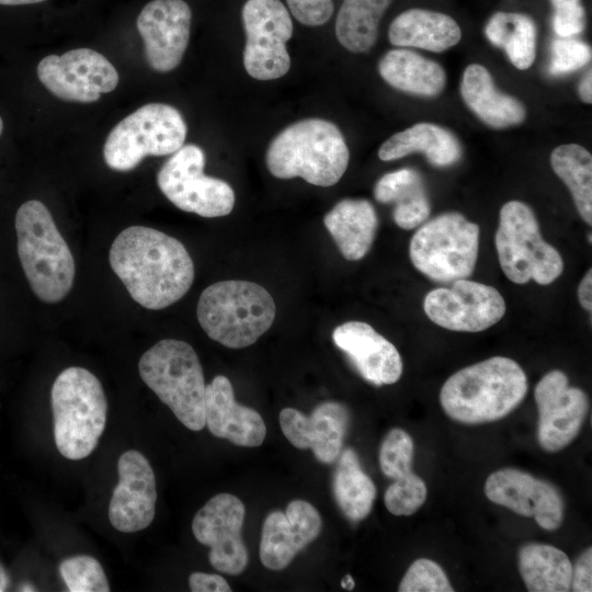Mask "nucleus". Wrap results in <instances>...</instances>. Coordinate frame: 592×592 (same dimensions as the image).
Returning a JSON list of instances; mask_svg holds the SVG:
<instances>
[{"mask_svg":"<svg viewBox=\"0 0 592 592\" xmlns=\"http://www.w3.org/2000/svg\"><path fill=\"white\" fill-rule=\"evenodd\" d=\"M205 153L194 144L183 145L157 174L163 195L178 208L202 217H221L235 206L232 187L204 174Z\"/></svg>","mask_w":592,"mask_h":592,"instance_id":"11","label":"nucleus"},{"mask_svg":"<svg viewBox=\"0 0 592 592\" xmlns=\"http://www.w3.org/2000/svg\"><path fill=\"white\" fill-rule=\"evenodd\" d=\"M494 242L500 266L515 284L548 285L563 271L560 253L542 238L534 212L523 202L501 207Z\"/></svg>","mask_w":592,"mask_h":592,"instance_id":"8","label":"nucleus"},{"mask_svg":"<svg viewBox=\"0 0 592 592\" xmlns=\"http://www.w3.org/2000/svg\"><path fill=\"white\" fill-rule=\"evenodd\" d=\"M585 24L587 14L581 3L555 9L553 29L560 37H570L581 33Z\"/></svg>","mask_w":592,"mask_h":592,"instance_id":"41","label":"nucleus"},{"mask_svg":"<svg viewBox=\"0 0 592 592\" xmlns=\"http://www.w3.org/2000/svg\"><path fill=\"white\" fill-rule=\"evenodd\" d=\"M460 93L468 109L491 128L519 125L526 117L524 105L517 99L500 92L482 65L467 66L463 73Z\"/></svg>","mask_w":592,"mask_h":592,"instance_id":"24","label":"nucleus"},{"mask_svg":"<svg viewBox=\"0 0 592 592\" xmlns=\"http://www.w3.org/2000/svg\"><path fill=\"white\" fill-rule=\"evenodd\" d=\"M479 234V226L460 213L441 214L414 232L409 246L410 260L434 282L467 278L476 266Z\"/></svg>","mask_w":592,"mask_h":592,"instance_id":"9","label":"nucleus"},{"mask_svg":"<svg viewBox=\"0 0 592 592\" xmlns=\"http://www.w3.org/2000/svg\"><path fill=\"white\" fill-rule=\"evenodd\" d=\"M186 124L181 113L166 103H148L123 118L109 134L103 157L116 171H129L147 156H167L185 140Z\"/></svg>","mask_w":592,"mask_h":592,"instance_id":"10","label":"nucleus"},{"mask_svg":"<svg viewBox=\"0 0 592 592\" xmlns=\"http://www.w3.org/2000/svg\"><path fill=\"white\" fill-rule=\"evenodd\" d=\"M45 0H0V4L3 5H21V4H33L43 2Z\"/></svg>","mask_w":592,"mask_h":592,"instance_id":"46","label":"nucleus"},{"mask_svg":"<svg viewBox=\"0 0 592 592\" xmlns=\"http://www.w3.org/2000/svg\"><path fill=\"white\" fill-rule=\"evenodd\" d=\"M18 254L34 294L54 304L72 287L75 260L52 214L39 201L23 203L15 215Z\"/></svg>","mask_w":592,"mask_h":592,"instance_id":"4","label":"nucleus"},{"mask_svg":"<svg viewBox=\"0 0 592 592\" xmlns=\"http://www.w3.org/2000/svg\"><path fill=\"white\" fill-rule=\"evenodd\" d=\"M323 223L344 259L357 261L374 242L378 218L371 202L345 198L326 214Z\"/></svg>","mask_w":592,"mask_h":592,"instance_id":"27","label":"nucleus"},{"mask_svg":"<svg viewBox=\"0 0 592 592\" xmlns=\"http://www.w3.org/2000/svg\"><path fill=\"white\" fill-rule=\"evenodd\" d=\"M519 570L530 592L570 590L572 563L559 548L540 543L523 545L519 550Z\"/></svg>","mask_w":592,"mask_h":592,"instance_id":"30","label":"nucleus"},{"mask_svg":"<svg viewBox=\"0 0 592 592\" xmlns=\"http://www.w3.org/2000/svg\"><path fill=\"white\" fill-rule=\"evenodd\" d=\"M554 8L563 5V4H572V3H580L581 0H550Z\"/></svg>","mask_w":592,"mask_h":592,"instance_id":"49","label":"nucleus"},{"mask_svg":"<svg viewBox=\"0 0 592 592\" xmlns=\"http://www.w3.org/2000/svg\"><path fill=\"white\" fill-rule=\"evenodd\" d=\"M392 0H343L335 20L339 43L356 54L375 45L382 16Z\"/></svg>","mask_w":592,"mask_h":592,"instance_id":"32","label":"nucleus"},{"mask_svg":"<svg viewBox=\"0 0 592 592\" xmlns=\"http://www.w3.org/2000/svg\"><path fill=\"white\" fill-rule=\"evenodd\" d=\"M428 489L424 481L413 471L395 480L385 491L386 509L394 515H411L425 502Z\"/></svg>","mask_w":592,"mask_h":592,"instance_id":"37","label":"nucleus"},{"mask_svg":"<svg viewBox=\"0 0 592 592\" xmlns=\"http://www.w3.org/2000/svg\"><path fill=\"white\" fill-rule=\"evenodd\" d=\"M276 307L261 285L227 280L206 287L196 307L197 320L214 341L241 349L253 344L272 326Z\"/></svg>","mask_w":592,"mask_h":592,"instance_id":"5","label":"nucleus"},{"mask_svg":"<svg viewBox=\"0 0 592 592\" xmlns=\"http://www.w3.org/2000/svg\"><path fill=\"white\" fill-rule=\"evenodd\" d=\"M50 399L57 449L68 459L86 458L106 423L107 401L100 380L86 368L68 367L56 377Z\"/></svg>","mask_w":592,"mask_h":592,"instance_id":"6","label":"nucleus"},{"mask_svg":"<svg viewBox=\"0 0 592 592\" xmlns=\"http://www.w3.org/2000/svg\"><path fill=\"white\" fill-rule=\"evenodd\" d=\"M205 425L213 435L238 446H260L266 435L262 417L236 401L232 385L224 375L206 385Z\"/></svg>","mask_w":592,"mask_h":592,"instance_id":"23","label":"nucleus"},{"mask_svg":"<svg viewBox=\"0 0 592 592\" xmlns=\"http://www.w3.org/2000/svg\"><path fill=\"white\" fill-rule=\"evenodd\" d=\"M246 32L243 66L257 80H274L291 67L287 42L293 35V22L280 0H247L242 7Z\"/></svg>","mask_w":592,"mask_h":592,"instance_id":"12","label":"nucleus"},{"mask_svg":"<svg viewBox=\"0 0 592 592\" xmlns=\"http://www.w3.org/2000/svg\"><path fill=\"white\" fill-rule=\"evenodd\" d=\"M20 591H35V589L31 584H23L21 585Z\"/></svg>","mask_w":592,"mask_h":592,"instance_id":"50","label":"nucleus"},{"mask_svg":"<svg viewBox=\"0 0 592 592\" xmlns=\"http://www.w3.org/2000/svg\"><path fill=\"white\" fill-rule=\"evenodd\" d=\"M118 482L109 504L111 524L119 532L134 533L153 520L156 479L148 459L139 452L123 453L117 462Z\"/></svg>","mask_w":592,"mask_h":592,"instance_id":"19","label":"nucleus"},{"mask_svg":"<svg viewBox=\"0 0 592 592\" xmlns=\"http://www.w3.org/2000/svg\"><path fill=\"white\" fill-rule=\"evenodd\" d=\"M388 38L394 46L441 53L459 43L462 30L452 16L442 12L409 9L394 19Z\"/></svg>","mask_w":592,"mask_h":592,"instance_id":"25","label":"nucleus"},{"mask_svg":"<svg viewBox=\"0 0 592 592\" xmlns=\"http://www.w3.org/2000/svg\"><path fill=\"white\" fill-rule=\"evenodd\" d=\"M348 408L337 401H325L310 415L294 408L280 412V425L288 442L299 449L310 448L323 464L334 463L342 449L349 425Z\"/></svg>","mask_w":592,"mask_h":592,"instance_id":"21","label":"nucleus"},{"mask_svg":"<svg viewBox=\"0 0 592 592\" xmlns=\"http://www.w3.org/2000/svg\"><path fill=\"white\" fill-rule=\"evenodd\" d=\"M571 590L574 592L592 591V548L588 547L572 566Z\"/></svg>","mask_w":592,"mask_h":592,"instance_id":"42","label":"nucleus"},{"mask_svg":"<svg viewBox=\"0 0 592 592\" xmlns=\"http://www.w3.org/2000/svg\"><path fill=\"white\" fill-rule=\"evenodd\" d=\"M534 398L538 410L540 447L549 453L565 448L579 434L587 417L589 402L585 392L569 386L567 375L554 369L537 383Z\"/></svg>","mask_w":592,"mask_h":592,"instance_id":"16","label":"nucleus"},{"mask_svg":"<svg viewBox=\"0 0 592 592\" xmlns=\"http://www.w3.org/2000/svg\"><path fill=\"white\" fill-rule=\"evenodd\" d=\"M488 41L505 50L512 65L528 69L536 56V25L534 20L522 13L496 12L485 27Z\"/></svg>","mask_w":592,"mask_h":592,"instance_id":"33","label":"nucleus"},{"mask_svg":"<svg viewBox=\"0 0 592 592\" xmlns=\"http://www.w3.org/2000/svg\"><path fill=\"white\" fill-rule=\"evenodd\" d=\"M39 81L65 101L91 103L118 83L114 66L91 48L71 49L61 56L44 57L37 66Z\"/></svg>","mask_w":592,"mask_h":592,"instance_id":"14","label":"nucleus"},{"mask_svg":"<svg viewBox=\"0 0 592 592\" xmlns=\"http://www.w3.org/2000/svg\"><path fill=\"white\" fill-rule=\"evenodd\" d=\"M350 159L338 126L322 118L298 121L284 128L269 145L265 161L278 179L299 177L317 186L340 181Z\"/></svg>","mask_w":592,"mask_h":592,"instance_id":"3","label":"nucleus"},{"mask_svg":"<svg viewBox=\"0 0 592 592\" xmlns=\"http://www.w3.org/2000/svg\"><path fill=\"white\" fill-rule=\"evenodd\" d=\"M2 129H3V122H2V118H1V116H0V135H1V133H2Z\"/></svg>","mask_w":592,"mask_h":592,"instance_id":"51","label":"nucleus"},{"mask_svg":"<svg viewBox=\"0 0 592 592\" xmlns=\"http://www.w3.org/2000/svg\"><path fill=\"white\" fill-rule=\"evenodd\" d=\"M317 509L305 500H293L286 511H273L264 520L259 555L270 570H283L321 532Z\"/></svg>","mask_w":592,"mask_h":592,"instance_id":"20","label":"nucleus"},{"mask_svg":"<svg viewBox=\"0 0 592 592\" xmlns=\"http://www.w3.org/2000/svg\"><path fill=\"white\" fill-rule=\"evenodd\" d=\"M487 498L513 512L534 517L546 531L557 530L563 519V501L551 483L516 468H502L489 475Z\"/></svg>","mask_w":592,"mask_h":592,"instance_id":"17","label":"nucleus"},{"mask_svg":"<svg viewBox=\"0 0 592 592\" xmlns=\"http://www.w3.org/2000/svg\"><path fill=\"white\" fill-rule=\"evenodd\" d=\"M414 152H422L435 167L455 164L463 155L457 137L446 128L432 123H418L391 135L378 149L383 161L400 159Z\"/></svg>","mask_w":592,"mask_h":592,"instance_id":"26","label":"nucleus"},{"mask_svg":"<svg viewBox=\"0 0 592 592\" xmlns=\"http://www.w3.org/2000/svg\"><path fill=\"white\" fill-rule=\"evenodd\" d=\"M578 298L581 306L589 312L592 311V271L589 270L578 287Z\"/></svg>","mask_w":592,"mask_h":592,"instance_id":"44","label":"nucleus"},{"mask_svg":"<svg viewBox=\"0 0 592 592\" xmlns=\"http://www.w3.org/2000/svg\"><path fill=\"white\" fill-rule=\"evenodd\" d=\"M192 12L183 0H152L140 11L137 29L148 65L156 71L177 68L186 50Z\"/></svg>","mask_w":592,"mask_h":592,"instance_id":"18","label":"nucleus"},{"mask_svg":"<svg viewBox=\"0 0 592 592\" xmlns=\"http://www.w3.org/2000/svg\"><path fill=\"white\" fill-rule=\"evenodd\" d=\"M9 585V577L3 569V567L0 565V592H3L7 590Z\"/></svg>","mask_w":592,"mask_h":592,"instance_id":"47","label":"nucleus"},{"mask_svg":"<svg viewBox=\"0 0 592 592\" xmlns=\"http://www.w3.org/2000/svg\"><path fill=\"white\" fill-rule=\"evenodd\" d=\"M589 236V243H591V232L588 234Z\"/></svg>","mask_w":592,"mask_h":592,"instance_id":"52","label":"nucleus"},{"mask_svg":"<svg viewBox=\"0 0 592 592\" xmlns=\"http://www.w3.org/2000/svg\"><path fill=\"white\" fill-rule=\"evenodd\" d=\"M579 95L584 103H592V73L591 70L584 76L579 86Z\"/></svg>","mask_w":592,"mask_h":592,"instance_id":"45","label":"nucleus"},{"mask_svg":"<svg viewBox=\"0 0 592 592\" xmlns=\"http://www.w3.org/2000/svg\"><path fill=\"white\" fill-rule=\"evenodd\" d=\"M423 310L435 325L452 331L480 332L499 322L506 310L497 288L466 278L426 294Z\"/></svg>","mask_w":592,"mask_h":592,"instance_id":"13","label":"nucleus"},{"mask_svg":"<svg viewBox=\"0 0 592 592\" xmlns=\"http://www.w3.org/2000/svg\"><path fill=\"white\" fill-rule=\"evenodd\" d=\"M110 265L132 298L147 309L181 299L194 280V264L174 237L145 226H130L114 239Z\"/></svg>","mask_w":592,"mask_h":592,"instance_id":"1","label":"nucleus"},{"mask_svg":"<svg viewBox=\"0 0 592 592\" xmlns=\"http://www.w3.org/2000/svg\"><path fill=\"white\" fill-rule=\"evenodd\" d=\"M399 592H453L447 576L439 563L428 558L411 563L400 581Z\"/></svg>","mask_w":592,"mask_h":592,"instance_id":"38","label":"nucleus"},{"mask_svg":"<svg viewBox=\"0 0 592 592\" xmlns=\"http://www.w3.org/2000/svg\"><path fill=\"white\" fill-rule=\"evenodd\" d=\"M374 196L379 203H394L396 225L410 230L422 225L430 215V202L420 173L402 168L384 174L375 184Z\"/></svg>","mask_w":592,"mask_h":592,"instance_id":"29","label":"nucleus"},{"mask_svg":"<svg viewBox=\"0 0 592 592\" xmlns=\"http://www.w3.org/2000/svg\"><path fill=\"white\" fill-rule=\"evenodd\" d=\"M192 592H230L231 588L226 579L219 574L193 572L189 577Z\"/></svg>","mask_w":592,"mask_h":592,"instance_id":"43","label":"nucleus"},{"mask_svg":"<svg viewBox=\"0 0 592 592\" xmlns=\"http://www.w3.org/2000/svg\"><path fill=\"white\" fill-rule=\"evenodd\" d=\"M143 382L192 431L205 426L206 385L198 356L186 342L163 339L140 357Z\"/></svg>","mask_w":592,"mask_h":592,"instance_id":"7","label":"nucleus"},{"mask_svg":"<svg viewBox=\"0 0 592 592\" xmlns=\"http://www.w3.org/2000/svg\"><path fill=\"white\" fill-rule=\"evenodd\" d=\"M413 441L402 429H391L379 449L382 473L390 479H400L412 473Z\"/></svg>","mask_w":592,"mask_h":592,"instance_id":"36","label":"nucleus"},{"mask_svg":"<svg viewBox=\"0 0 592 592\" xmlns=\"http://www.w3.org/2000/svg\"><path fill=\"white\" fill-rule=\"evenodd\" d=\"M527 389L526 374L514 360L493 356L453 374L441 388L440 402L452 420L480 424L508 415Z\"/></svg>","mask_w":592,"mask_h":592,"instance_id":"2","label":"nucleus"},{"mask_svg":"<svg viewBox=\"0 0 592 592\" xmlns=\"http://www.w3.org/2000/svg\"><path fill=\"white\" fill-rule=\"evenodd\" d=\"M244 514L239 498L218 493L206 502L192 522L194 537L210 547L208 559L213 568L230 576L240 574L249 561L241 537Z\"/></svg>","mask_w":592,"mask_h":592,"instance_id":"15","label":"nucleus"},{"mask_svg":"<svg viewBox=\"0 0 592 592\" xmlns=\"http://www.w3.org/2000/svg\"><path fill=\"white\" fill-rule=\"evenodd\" d=\"M380 77L395 89L422 96H436L445 88L442 66L409 49H391L378 62Z\"/></svg>","mask_w":592,"mask_h":592,"instance_id":"28","label":"nucleus"},{"mask_svg":"<svg viewBox=\"0 0 592 592\" xmlns=\"http://www.w3.org/2000/svg\"><path fill=\"white\" fill-rule=\"evenodd\" d=\"M554 172L568 186L582 219L592 224V157L581 145L566 144L550 153Z\"/></svg>","mask_w":592,"mask_h":592,"instance_id":"34","label":"nucleus"},{"mask_svg":"<svg viewBox=\"0 0 592 592\" xmlns=\"http://www.w3.org/2000/svg\"><path fill=\"white\" fill-rule=\"evenodd\" d=\"M286 2L296 20L308 26L327 23L334 10L332 0H286Z\"/></svg>","mask_w":592,"mask_h":592,"instance_id":"40","label":"nucleus"},{"mask_svg":"<svg viewBox=\"0 0 592 592\" xmlns=\"http://www.w3.org/2000/svg\"><path fill=\"white\" fill-rule=\"evenodd\" d=\"M591 60L588 44L568 37L555 39L551 44L549 72L554 76L566 75L582 68Z\"/></svg>","mask_w":592,"mask_h":592,"instance_id":"39","label":"nucleus"},{"mask_svg":"<svg viewBox=\"0 0 592 592\" xmlns=\"http://www.w3.org/2000/svg\"><path fill=\"white\" fill-rule=\"evenodd\" d=\"M338 458L332 482L333 494L344 516L356 523L372 511L376 487L362 469L353 448H345Z\"/></svg>","mask_w":592,"mask_h":592,"instance_id":"31","label":"nucleus"},{"mask_svg":"<svg viewBox=\"0 0 592 592\" xmlns=\"http://www.w3.org/2000/svg\"><path fill=\"white\" fill-rule=\"evenodd\" d=\"M355 585V582L353 580V578L350 576V574H346L342 580H341V587L343 589H346V590H353Z\"/></svg>","mask_w":592,"mask_h":592,"instance_id":"48","label":"nucleus"},{"mask_svg":"<svg viewBox=\"0 0 592 592\" xmlns=\"http://www.w3.org/2000/svg\"><path fill=\"white\" fill-rule=\"evenodd\" d=\"M332 340L371 384L391 385L401 377L403 366L398 350L371 325L344 322L333 330Z\"/></svg>","mask_w":592,"mask_h":592,"instance_id":"22","label":"nucleus"},{"mask_svg":"<svg viewBox=\"0 0 592 592\" xmlns=\"http://www.w3.org/2000/svg\"><path fill=\"white\" fill-rule=\"evenodd\" d=\"M59 573L70 592H109L110 585L100 562L91 556L79 555L65 559Z\"/></svg>","mask_w":592,"mask_h":592,"instance_id":"35","label":"nucleus"}]
</instances>
